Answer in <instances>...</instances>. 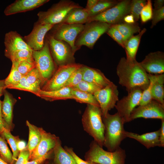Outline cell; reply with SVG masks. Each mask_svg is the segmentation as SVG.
<instances>
[{"label": "cell", "mask_w": 164, "mask_h": 164, "mask_svg": "<svg viewBox=\"0 0 164 164\" xmlns=\"http://www.w3.org/2000/svg\"><path fill=\"white\" fill-rule=\"evenodd\" d=\"M116 73L119 83L125 87L128 92L136 88L143 91L149 84L148 73L136 60L121 58L117 67Z\"/></svg>", "instance_id": "6da1fadb"}, {"label": "cell", "mask_w": 164, "mask_h": 164, "mask_svg": "<svg viewBox=\"0 0 164 164\" xmlns=\"http://www.w3.org/2000/svg\"><path fill=\"white\" fill-rule=\"evenodd\" d=\"M102 119L105 128L103 146L109 151L114 152L126 138L124 127L125 122L117 112L113 114L108 113Z\"/></svg>", "instance_id": "7a4b0ae2"}, {"label": "cell", "mask_w": 164, "mask_h": 164, "mask_svg": "<svg viewBox=\"0 0 164 164\" xmlns=\"http://www.w3.org/2000/svg\"><path fill=\"white\" fill-rule=\"evenodd\" d=\"M82 121L84 130L102 147L105 128L100 107L87 104L82 115Z\"/></svg>", "instance_id": "3957f363"}, {"label": "cell", "mask_w": 164, "mask_h": 164, "mask_svg": "<svg viewBox=\"0 0 164 164\" xmlns=\"http://www.w3.org/2000/svg\"><path fill=\"white\" fill-rule=\"evenodd\" d=\"M126 157L125 151L120 147L114 152L106 151L94 140L85 156L86 161L97 164H125Z\"/></svg>", "instance_id": "277c9868"}, {"label": "cell", "mask_w": 164, "mask_h": 164, "mask_svg": "<svg viewBox=\"0 0 164 164\" xmlns=\"http://www.w3.org/2000/svg\"><path fill=\"white\" fill-rule=\"evenodd\" d=\"M81 7L78 4L68 0H61L53 5L47 10L40 11L37 14V22L53 25L62 23L72 9Z\"/></svg>", "instance_id": "5b68a950"}, {"label": "cell", "mask_w": 164, "mask_h": 164, "mask_svg": "<svg viewBox=\"0 0 164 164\" xmlns=\"http://www.w3.org/2000/svg\"><path fill=\"white\" fill-rule=\"evenodd\" d=\"M112 25L99 21H93L84 25V29L77 36L75 45L77 50L82 46L92 49L103 34Z\"/></svg>", "instance_id": "8992f818"}, {"label": "cell", "mask_w": 164, "mask_h": 164, "mask_svg": "<svg viewBox=\"0 0 164 164\" xmlns=\"http://www.w3.org/2000/svg\"><path fill=\"white\" fill-rule=\"evenodd\" d=\"M131 3V1L129 0L119 1L103 12L89 18L87 23L99 21L112 25L120 23L125 16L130 14Z\"/></svg>", "instance_id": "52a82bcc"}, {"label": "cell", "mask_w": 164, "mask_h": 164, "mask_svg": "<svg viewBox=\"0 0 164 164\" xmlns=\"http://www.w3.org/2000/svg\"><path fill=\"white\" fill-rule=\"evenodd\" d=\"M32 56L36 67L40 73L43 83L47 81L51 76L55 69L48 39L44 41V46L41 50H32Z\"/></svg>", "instance_id": "ba28073f"}, {"label": "cell", "mask_w": 164, "mask_h": 164, "mask_svg": "<svg viewBox=\"0 0 164 164\" xmlns=\"http://www.w3.org/2000/svg\"><path fill=\"white\" fill-rule=\"evenodd\" d=\"M84 27V24L61 23L54 26L50 35L57 40L67 43L75 53L78 50L75 45L76 40Z\"/></svg>", "instance_id": "9c48e42d"}, {"label": "cell", "mask_w": 164, "mask_h": 164, "mask_svg": "<svg viewBox=\"0 0 164 164\" xmlns=\"http://www.w3.org/2000/svg\"><path fill=\"white\" fill-rule=\"evenodd\" d=\"M93 95L99 104L102 117L105 116L109 111L113 108L119 100L117 86L112 82Z\"/></svg>", "instance_id": "30bf717a"}, {"label": "cell", "mask_w": 164, "mask_h": 164, "mask_svg": "<svg viewBox=\"0 0 164 164\" xmlns=\"http://www.w3.org/2000/svg\"><path fill=\"white\" fill-rule=\"evenodd\" d=\"M82 65L73 63L60 66L52 77L46 81L41 90L50 91L64 87L71 75Z\"/></svg>", "instance_id": "8fae6325"}, {"label": "cell", "mask_w": 164, "mask_h": 164, "mask_svg": "<svg viewBox=\"0 0 164 164\" xmlns=\"http://www.w3.org/2000/svg\"><path fill=\"white\" fill-rule=\"evenodd\" d=\"M143 91L139 88L134 89L128 92L127 96L117 102L115 107L125 123L129 122L132 112L136 106L139 105Z\"/></svg>", "instance_id": "7c38bea8"}, {"label": "cell", "mask_w": 164, "mask_h": 164, "mask_svg": "<svg viewBox=\"0 0 164 164\" xmlns=\"http://www.w3.org/2000/svg\"><path fill=\"white\" fill-rule=\"evenodd\" d=\"M48 39L50 51L59 66L74 63V53L67 43L57 40L50 35Z\"/></svg>", "instance_id": "4fadbf2b"}, {"label": "cell", "mask_w": 164, "mask_h": 164, "mask_svg": "<svg viewBox=\"0 0 164 164\" xmlns=\"http://www.w3.org/2000/svg\"><path fill=\"white\" fill-rule=\"evenodd\" d=\"M140 118L164 119V105L152 100L145 105H139L132 112L129 122Z\"/></svg>", "instance_id": "5bb4252c"}, {"label": "cell", "mask_w": 164, "mask_h": 164, "mask_svg": "<svg viewBox=\"0 0 164 164\" xmlns=\"http://www.w3.org/2000/svg\"><path fill=\"white\" fill-rule=\"evenodd\" d=\"M41 134L40 141L30 155L29 160L53 154L54 149L59 138L53 134L46 132L39 128Z\"/></svg>", "instance_id": "9a60e30c"}, {"label": "cell", "mask_w": 164, "mask_h": 164, "mask_svg": "<svg viewBox=\"0 0 164 164\" xmlns=\"http://www.w3.org/2000/svg\"><path fill=\"white\" fill-rule=\"evenodd\" d=\"M54 26L36 22L31 32L24 37V40L32 50H40L44 46L45 35Z\"/></svg>", "instance_id": "2e32d148"}, {"label": "cell", "mask_w": 164, "mask_h": 164, "mask_svg": "<svg viewBox=\"0 0 164 164\" xmlns=\"http://www.w3.org/2000/svg\"><path fill=\"white\" fill-rule=\"evenodd\" d=\"M139 63L148 73L162 74L164 72V53L160 51L150 53Z\"/></svg>", "instance_id": "e0dca14e"}, {"label": "cell", "mask_w": 164, "mask_h": 164, "mask_svg": "<svg viewBox=\"0 0 164 164\" xmlns=\"http://www.w3.org/2000/svg\"><path fill=\"white\" fill-rule=\"evenodd\" d=\"M48 0H17L7 6L4 11L5 15H12L35 9L49 2Z\"/></svg>", "instance_id": "ac0fdd59"}, {"label": "cell", "mask_w": 164, "mask_h": 164, "mask_svg": "<svg viewBox=\"0 0 164 164\" xmlns=\"http://www.w3.org/2000/svg\"><path fill=\"white\" fill-rule=\"evenodd\" d=\"M4 43L5 53L22 50L32 51L21 36L15 31H10L5 34Z\"/></svg>", "instance_id": "d6986e66"}, {"label": "cell", "mask_w": 164, "mask_h": 164, "mask_svg": "<svg viewBox=\"0 0 164 164\" xmlns=\"http://www.w3.org/2000/svg\"><path fill=\"white\" fill-rule=\"evenodd\" d=\"M83 80L102 88L112 82L100 70L82 65Z\"/></svg>", "instance_id": "ffe728a7"}, {"label": "cell", "mask_w": 164, "mask_h": 164, "mask_svg": "<svg viewBox=\"0 0 164 164\" xmlns=\"http://www.w3.org/2000/svg\"><path fill=\"white\" fill-rule=\"evenodd\" d=\"M160 128L155 132L139 135L125 131V134L126 138L133 139L144 145L147 149L156 146L159 144Z\"/></svg>", "instance_id": "44dd1931"}, {"label": "cell", "mask_w": 164, "mask_h": 164, "mask_svg": "<svg viewBox=\"0 0 164 164\" xmlns=\"http://www.w3.org/2000/svg\"><path fill=\"white\" fill-rule=\"evenodd\" d=\"M4 98L2 102V113L5 128L11 131L13 128V110L15 101L9 93L5 90L3 93Z\"/></svg>", "instance_id": "7402d4cb"}, {"label": "cell", "mask_w": 164, "mask_h": 164, "mask_svg": "<svg viewBox=\"0 0 164 164\" xmlns=\"http://www.w3.org/2000/svg\"><path fill=\"white\" fill-rule=\"evenodd\" d=\"M71 91L72 88L67 87L50 91H46L41 89L39 92V97L50 101L73 99Z\"/></svg>", "instance_id": "603a6c76"}, {"label": "cell", "mask_w": 164, "mask_h": 164, "mask_svg": "<svg viewBox=\"0 0 164 164\" xmlns=\"http://www.w3.org/2000/svg\"><path fill=\"white\" fill-rule=\"evenodd\" d=\"M88 11L80 7L71 10L62 22L68 24L86 23L89 18Z\"/></svg>", "instance_id": "cb8c5ba5"}, {"label": "cell", "mask_w": 164, "mask_h": 164, "mask_svg": "<svg viewBox=\"0 0 164 164\" xmlns=\"http://www.w3.org/2000/svg\"><path fill=\"white\" fill-rule=\"evenodd\" d=\"M54 164H77L73 156L61 146L59 138L53 151Z\"/></svg>", "instance_id": "d4e9b609"}, {"label": "cell", "mask_w": 164, "mask_h": 164, "mask_svg": "<svg viewBox=\"0 0 164 164\" xmlns=\"http://www.w3.org/2000/svg\"><path fill=\"white\" fill-rule=\"evenodd\" d=\"M146 29L144 28L139 33L133 36L124 43V48L125 49L126 57L132 60H136V56L142 35L146 31Z\"/></svg>", "instance_id": "484cf974"}, {"label": "cell", "mask_w": 164, "mask_h": 164, "mask_svg": "<svg viewBox=\"0 0 164 164\" xmlns=\"http://www.w3.org/2000/svg\"><path fill=\"white\" fill-rule=\"evenodd\" d=\"M26 123L29 131L28 142L27 147L30 155L39 143L41 138V134L39 128L31 124L27 120Z\"/></svg>", "instance_id": "4316f807"}, {"label": "cell", "mask_w": 164, "mask_h": 164, "mask_svg": "<svg viewBox=\"0 0 164 164\" xmlns=\"http://www.w3.org/2000/svg\"><path fill=\"white\" fill-rule=\"evenodd\" d=\"M164 74L158 75L157 78L153 84L151 91L152 100L164 105Z\"/></svg>", "instance_id": "83f0119b"}, {"label": "cell", "mask_w": 164, "mask_h": 164, "mask_svg": "<svg viewBox=\"0 0 164 164\" xmlns=\"http://www.w3.org/2000/svg\"><path fill=\"white\" fill-rule=\"evenodd\" d=\"M122 35L125 43L133 36L134 34L139 32L141 29L138 25L135 23L128 24L120 22L113 25Z\"/></svg>", "instance_id": "f1b7e54d"}, {"label": "cell", "mask_w": 164, "mask_h": 164, "mask_svg": "<svg viewBox=\"0 0 164 164\" xmlns=\"http://www.w3.org/2000/svg\"><path fill=\"white\" fill-rule=\"evenodd\" d=\"M12 65L9 74L4 80V84L5 88L10 89L17 85L22 76L17 69L18 62L12 61Z\"/></svg>", "instance_id": "f546056e"}, {"label": "cell", "mask_w": 164, "mask_h": 164, "mask_svg": "<svg viewBox=\"0 0 164 164\" xmlns=\"http://www.w3.org/2000/svg\"><path fill=\"white\" fill-rule=\"evenodd\" d=\"M73 99L80 103L87 104L99 107L98 103L93 94L80 91L72 88Z\"/></svg>", "instance_id": "4dcf8cb0"}, {"label": "cell", "mask_w": 164, "mask_h": 164, "mask_svg": "<svg viewBox=\"0 0 164 164\" xmlns=\"http://www.w3.org/2000/svg\"><path fill=\"white\" fill-rule=\"evenodd\" d=\"M118 2L116 1L98 0L97 4L88 11L89 18L103 12L114 6Z\"/></svg>", "instance_id": "1f68e13d"}, {"label": "cell", "mask_w": 164, "mask_h": 164, "mask_svg": "<svg viewBox=\"0 0 164 164\" xmlns=\"http://www.w3.org/2000/svg\"><path fill=\"white\" fill-rule=\"evenodd\" d=\"M1 137L6 140L9 143L12 152L13 159L16 161L20 152L17 149V143L20 140L18 136L12 135L10 131L5 128L2 133L0 134Z\"/></svg>", "instance_id": "d6a6232c"}, {"label": "cell", "mask_w": 164, "mask_h": 164, "mask_svg": "<svg viewBox=\"0 0 164 164\" xmlns=\"http://www.w3.org/2000/svg\"><path fill=\"white\" fill-rule=\"evenodd\" d=\"M32 51L22 50L5 53V56L12 62H19L26 60H33Z\"/></svg>", "instance_id": "836d02e7"}, {"label": "cell", "mask_w": 164, "mask_h": 164, "mask_svg": "<svg viewBox=\"0 0 164 164\" xmlns=\"http://www.w3.org/2000/svg\"><path fill=\"white\" fill-rule=\"evenodd\" d=\"M158 75L148 73L149 84L148 87L142 92L141 99L138 106L145 105L152 100L151 96L152 89L154 84L157 78Z\"/></svg>", "instance_id": "e575fe53"}, {"label": "cell", "mask_w": 164, "mask_h": 164, "mask_svg": "<svg viewBox=\"0 0 164 164\" xmlns=\"http://www.w3.org/2000/svg\"><path fill=\"white\" fill-rule=\"evenodd\" d=\"M0 156L8 164H13L14 162L12 154L8 147L5 139L0 135Z\"/></svg>", "instance_id": "d590c367"}, {"label": "cell", "mask_w": 164, "mask_h": 164, "mask_svg": "<svg viewBox=\"0 0 164 164\" xmlns=\"http://www.w3.org/2000/svg\"><path fill=\"white\" fill-rule=\"evenodd\" d=\"M10 89H15L29 91L39 97V92L41 89L34 87L27 81L25 76H23L19 83L16 85L12 87Z\"/></svg>", "instance_id": "8d00e7d4"}, {"label": "cell", "mask_w": 164, "mask_h": 164, "mask_svg": "<svg viewBox=\"0 0 164 164\" xmlns=\"http://www.w3.org/2000/svg\"><path fill=\"white\" fill-rule=\"evenodd\" d=\"M71 88L92 94H94L95 92L101 89L93 84L83 80L76 86Z\"/></svg>", "instance_id": "74e56055"}, {"label": "cell", "mask_w": 164, "mask_h": 164, "mask_svg": "<svg viewBox=\"0 0 164 164\" xmlns=\"http://www.w3.org/2000/svg\"><path fill=\"white\" fill-rule=\"evenodd\" d=\"M25 77L27 82L29 84L40 88V85L43 82L40 73L36 67L31 70Z\"/></svg>", "instance_id": "f35d334b"}, {"label": "cell", "mask_w": 164, "mask_h": 164, "mask_svg": "<svg viewBox=\"0 0 164 164\" xmlns=\"http://www.w3.org/2000/svg\"><path fill=\"white\" fill-rule=\"evenodd\" d=\"M146 2L145 0L131 1L130 14L133 16L135 22L138 21L141 11Z\"/></svg>", "instance_id": "ab89813d"}, {"label": "cell", "mask_w": 164, "mask_h": 164, "mask_svg": "<svg viewBox=\"0 0 164 164\" xmlns=\"http://www.w3.org/2000/svg\"><path fill=\"white\" fill-rule=\"evenodd\" d=\"M82 65L71 75L64 87H67L72 88L77 85L83 80Z\"/></svg>", "instance_id": "60d3db41"}, {"label": "cell", "mask_w": 164, "mask_h": 164, "mask_svg": "<svg viewBox=\"0 0 164 164\" xmlns=\"http://www.w3.org/2000/svg\"><path fill=\"white\" fill-rule=\"evenodd\" d=\"M36 67L34 60H26L18 62L17 69L22 76H26Z\"/></svg>", "instance_id": "b9f144b4"}, {"label": "cell", "mask_w": 164, "mask_h": 164, "mask_svg": "<svg viewBox=\"0 0 164 164\" xmlns=\"http://www.w3.org/2000/svg\"><path fill=\"white\" fill-rule=\"evenodd\" d=\"M152 2L151 0H148L140 13V16L142 22L144 23L152 19Z\"/></svg>", "instance_id": "7bdbcfd3"}, {"label": "cell", "mask_w": 164, "mask_h": 164, "mask_svg": "<svg viewBox=\"0 0 164 164\" xmlns=\"http://www.w3.org/2000/svg\"><path fill=\"white\" fill-rule=\"evenodd\" d=\"M106 33L124 48V42L123 37L118 29L113 25L111 26Z\"/></svg>", "instance_id": "ee69618b"}, {"label": "cell", "mask_w": 164, "mask_h": 164, "mask_svg": "<svg viewBox=\"0 0 164 164\" xmlns=\"http://www.w3.org/2000/svg\"><path fill=\"white\" fill-rule=\"evenodd\" d=\"M152 25L150 28H152L159 21L164 19V6L157 10L153 9L152 18Z\"/></svg>", "instance_id": "f6af8a7d"}, {"label": "cell", "mask_w": 164, "mask_h": 164, "mask_svg": "<svg viewBox=\"0 0 164 164\" xmlns=\"http://www.w3.org/2000/svg\"><path fill=\"white\" fill-rule=\"evenodd\" d=\"M30 153L26 147L20 151L15 164H25L29 161Z\"/></svg>", "instance_id": "bcb514c9"}, {"label": "cell", "mask_w": 164, "mask_h": 164, "mask_svg": "<svg viewBox=\"0 0 164 164\" xmlns=\"http://www.w3.org/2000/svg\"><path fill=\"white\" fill-rule=\"evenodd\" d=\"M64 149L73 156L77 164H97L92 162L85 161L82 159L74 153L71 148L65 146Z\"/></svg>", "instance_id": "7dc6e473"}, {"label": "cell", "mask_w": 164, "mask_h": 164, "mask_svg": "<svg viewBox=\"0 0 164 164\" xmlns=\"http://www.w3.org/2000/svg\"><path fill=\"white\" fill-rule=\"evenodd\" d=\"M51 156V155H47L39 158L30 161H28L25 164H43L46 161L49 159Z\"/></svg>", "instance_id": "c3c4849f"}, {"label": "cell", "mask_w": 164, "mask_h": 164, "mask_svg": "<svg viewBox=\"0 0 164 164\" xmlns=\"http://www.w3.org/2000/svg\"><path fill=\"white\" fill-rule=\"evenodd\" d=\"M161 125L160 128V132L159 135V147H164V119L161 120Z\"/></svg>", "instance_id": "681fc988"}, {"label": "cell", "mask_w": 164, "mask_h": 164, "mask_svg": "<svg viewBox=\"0 0 164 164\" xmlns=\"http://www.w3.org/2000/svg\"><path fill=\"white\" fill-rule=\"evenodd\" d=\"M123 20L125 22L128 24H133L135 23V20L133 16L131 14L127 15L124 17Z\"/></svg>", "instance_id": "f907efd6"}, {"label": "cell", "mask_w": 164, "mask_h": 164, "mask_svg": "<svg viewBox=\"0 0 164 164\" xmlns=\"http://www.w3.org/2000/svg\"><path fill=\"white\" fill-rule=\"evenodd\" d=\"M154 2V8L153 10H157L164 6V0H155Z\"/></svg>", "instance_id": "816d5d0a"}, {"label": "cell", "mask_w": 164, "mask_h": 164, "mask_svg": "<svg viewBox=\"0 0 164 164\" xmlns=\"http://www.w3.org/2000/svg\"><path fill=\"white\" fill-rule=\"evenodd\" d=\"M98 0H88L85 9L88 11L91 9L97 2Z\"/></svg>", "instance_id": "f5cc1de1"}, {"label": "cell", "mask_w": 164, "mask_h": 164, "mask_svg": "<svg viewBox=\"0 0 164 164\" xmlns=\"http://www.w3.org/2000/svg\"><path fill=\"white\" fill-rule=\"evenodd\" d=\"M26 146L25 142L20 139L17 143V149L19 152L24 149L26 147Z\"/></svg>", "instance_id": "db71d44e"}, {"label": "cell", "mask_w": 164, "mask_h": 164, "mask_svg": "<svg viewBox=\"0 0 164 164\" xmlns=\"http://www.w3.org/2000/svg\"><path fill=\"white\" fill-rule=\"evenodd\" d=\"M5 128H6L4 122L0 118V134L2 132Z\"/></svg>", "instance_id": "11a10c76"}, {"label": "cell", "mask_w": 164, "mask_h": 164, "mask_svg": "<svg viewBox=\"0 0 164 164\" xmlns=\"http://www.w3.org/2000/svg\"><path fill=\"white\" fill-rule=\"evenodd\" d=\"M5 89L4 85H0V97L3 94L4 91Z\"/></svg>", "instance_id": "9f6ffc18"}, {"label": "cell", "mask_w": 164, "mask_h": 164, "mask_svg": "<svg viewBox=\"0 0 164 164\" xmlns=\"http://www.w3.org/2000/svg\"><path fill=\"white\" fill-rule=\"evenodd\" d=\"M2 102L0 100V118L3 121L2 113Z\"/></svg>", "instance_id": "6f0895ef"}, {"label": "cell", "mask_w": 164, "mask_h": 164, "mask_svg": "<svg viewBox=\"0 0 164 164\" xmlns=\"http://www.w3.org/2000/svg\"><path fill=\"white\" fill-rule=\"evenodd\" d=\"M0 164H8L3 159H2L0 156Z\"/></svg>", "instance_id": "680465c9"}, {"label": "cell", "mask_w": 164, "mask_h": 164, "mask_svg": "<svg viewBox=\"0 0 164 164\" xmlns=\"http://www.w3.org/2000/svg\"><path fill=\"white\" fill-rule=\"evenodd\" d=\"M49 160V159H48ZM45 164H54L53 161H52L49 160H47L45 162Z\"/></svg>", "instance_id": "91938a15"}, {"label": "cell", "mask_w": 164, "mask_h": 164, "mask_svg": "<svg viewBox=\"0 0 164 164\" xmlns=\"http://www.w3.org/2000/svg\"><path fill=\"white\" fill-rule=\"evenodd\" d=\"M4 80H0V85H4Z\"/></svg>", "instance_id": "94428289"}]
</instances>
